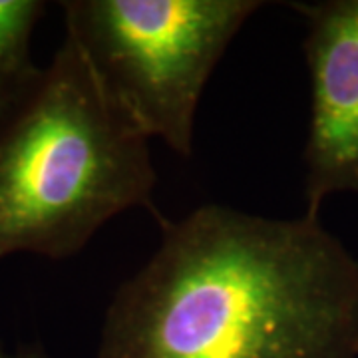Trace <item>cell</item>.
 <instances>
[{"instance_id":"obj_1","label":"cell","mask_w":358,"mask_h":358,"mask_svg":"<svg viewBox=\"0 0 358 358\" xmlns=\"http://www.w3.org/2000/svg\"><path fill=\"white\" fill-rule=\"evenodd\" d=\"M159 223L96 358H358V261L319 215L207 203Z\"/></svg>"},{"instance_id":"obj_2","label":"cell","mask_w":358,"mask_h":358,"mask_svg":"<svg viewBox=\"0 0 358 358\" xmlns=\"http://www.w3.org/2000/svg\"><path fill=\"white\" fill-rule=\"evenodd\" d=\"M150 138L70 36L32 100L0 129V259L80 253L115 215L154 209Z\"/></svg>"},{"instance_id":"obj_3","label":"cell","mask_w":358,"mask_h":358,"mask_svg":"<svg viewBox=\"0 0 358 358\" xmlns=\"http://www.w3.org/2000/svg\"><path fill=\"white\" fill-rule=\"evenodd\" d=\"M74 40L148 138L193 154V126L205 84L261 0H66Z\"/></svg>"},{"instance_id":"obj_4","label":"cell","mask_w":358,"mask_h":358,"mask_svg":"<svg viewBox=\"0 0 358 358\" xmlns=\"http://www.w3.org/2000/svg\"><path fill=\"white\" fill-rule=\"evenodd\" d=\"M307 22L310 120L305 143L307 213L333 193H358V0L294 2Z\"/></svg>"},{"instance_id":"obj_5","label":"cell","mask_w":358,"mask_h":358,"mask_svg":"<svg viewBox=\"0 0 358 358\" xmlns=\"http://www.w3.org/2000/svg\"><path fill=\"white\" fill-rule=\"evenodd\" d=\"M46 13L42 0H0V129H4L42 84L46 68L32 58V34Z\"/></svg>"},{"instance_id":"obj_6","label":"cell","mask_w":358,"mask_h":358,"mask_svg":"<svg viewBox=\"0 0 358 358\" xmlns=\"http://www.w3.org/2000/svg\"><path fill=\"white\" fill-rule=\"evenodd\" d=\"M2 358H50L40 346H20L14 355L4 352Z\"/></svg>"},{"instance_id":"obj_7","label":"cell","mask_w":358,"mask_h":358,"mask_svg":"<svg viewBox=\"0 0 358 358\" xmlns=\"http://www.w3.org/2000/svg\"><path fill=\"white\" fill-rule=\"evenodd\" d=\"M4 357V348H2V346H0V358Z\"/></svg>"}]
</instances>
